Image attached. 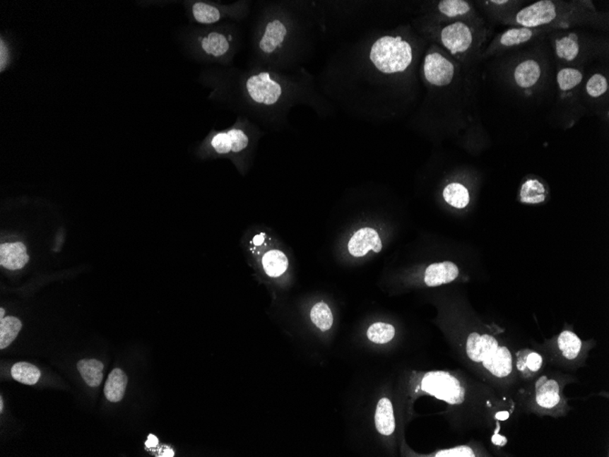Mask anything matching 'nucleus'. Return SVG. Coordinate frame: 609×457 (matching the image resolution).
Here are the masks:
<instances>
[{
    "instance_id": "obj_1",
    "label": "nucleus",
    "mask_w": 609,
    "mask_h": 457,
    "mask_svg": "<svg viewBox=\"0 0 609 457\" xmlns=\"http://www.w3.org/2000/svg\"><path fill=\"white\" fill-rule=\"evenodd\" d=\"M501 24L510 27L548 28L554 30L589 27L608 30V13L599 11L589 0H540L505 18Z\"/></svg>"
},
{
    "instance_id": "obj_2",
    "label": "nucleus",
    "mask_w": 609,
    "mask_h": 457,
    "mask_svg": "<svg viewBox=\"0 0 609 457\" xmlns=\"http://www.w3.org/2000/svg\"><path fill=\"white\" fill-rule=\"evenodd\" d=\"M488 32L485 23L454 21L439 28L437 35L439 42L451 56L466 61L480 54Z\"/></svg>"
},
{
    "instance_id": "obj_3",
    "label": "nucleus",
    "mask_w": 609,
    "mask_h": 457,
    "mask_svg": "<svg viewBox=\"0 0 609 457\" xmlns=\"http://www.w3.org/2000/svg\"><path fill=\"white\" fill-rule=\"evenodd\" d=\"M369 59L382 73H403L413 64V47L401 37H382L373 43Z\"/></svg>"
},
{
    "instance_id": "obj_4",
    "label": "nucleus",
    "mask_w": 609,
    "mask_h": 457,
    "mask_svg": "<svg viewBox=\"0 0 609 457\" xmlns=\"http://www.w3.org/2000/svg\"><path fill=\"white\" fill-rule=\"evenodd\" d=\"M548 36L550 37L555 61L560 68L581 67L589 55L594 53L590 47L589 37L579 31L557 30Z\"/></svg>"
},
{
    "instance_id": "obj_5",
    "label": "nucleus",
    "mask_w": 609,
    "mask_h": 457,
    "mask_svg": "<svg viewBox=\"0 0 609 457\" xmlns=\"http://www.w3.org/2000/svg\"><path fill=\"white\" fill-rule=\"evenodd\" d=\"M564 384L560 378L544 375L536 379L531 387V412L545 415H561L567 412V402L563 396Z\"/></svg>"
},
{
    "instance_id": "obj_6",
    "label": "nucleus",
    "mask_w": 609,
    "mask_h": 457,
    "mask_svg": "<svg viewBox=\"0 0 609 457\" xmlns=\"http://www.w3.org/2000/svg\"><path fill=\"white\" fill-rule=\"evenodd\" d=\"M420 388L422 393L444 400L451 405H461L466 400V389L450 372H427L420 381Z\"/></svg>"
},
{
    "instance_id": "obj_7",
    "label": "nucleus",
    "mask_w": 609,
    "mask_h": 457,
    "mask_svg": "<svg viewBox=\"0 0 609 457\" xmlns=\"http://www.w3.org/2000/svg\"><path fill=\"white\" fill-rule=\"evenodd\" d=\"M554 30L548 28L510 27L498 34L482 53L483 58L500 54L516 47L526 45L538 37L548 35Z\"/></svg>"
},
{
    "instance_id": "obj_8",
    "label": "nucleus",
    "mask_w": 609,
    "mask_h": 457,
    "mask_svg": "<svg viewBox=\"0 0 609 457\" xmlns=\"http://www.w3.org/2000/svg\"><path fill=\"white\" fill-rule=\"evenodd\" d=\"M250 101L260 105H274L281 98L283 88L266 71L250 75L244 83Z\"/></svg>"
},
{
    "instance_id": "obj_9",
    "label": "nucleus",
    "mask_w": 609,
    "mask_h": 457,
    "mask_svg": "<svg viewBox=\"0 0 609 457\" xmlns=\"http://www.w3.org/2000/svg\"><path fill=\"white\" fill-rule=\"evenodd\" d=\"M456 66L448 56L439 52L427 53L423 62V75L432 86L444 87L454 81Z\"/></svg>"
},
{
    "instance_id": "obj_10",
    "label": "nucleus",
    "mask_w": 609,
    "mask_h": 457,
    "mask_svg": "<svg viewBox=\"0 0 609 457\" xmlns=\"http://www.w3.org/2000/svg\"><path fill=\"white\" fill-rule=\"evenodd\" d=\"M543 79V67L536 59L526 58L518 62L512 71L514 86L526 95H532Z\"/></svg>"
},
{
    "instance_id": "obj_11",
    "label": "nucleus",
    "mask_w": 609,
    "mask_h": 457,
    "mask_svg": "<svg viewBox=\"0 0 609 457\" xmlns=\"http://www.w3.org/2000/svg\"><path fill=\"white\" fill-rule=\"evenodd\" d=\"M436 11L441 22L469 21L475 23H485L480 17L473 5L464 0H444L438 2Z\"/></svg>"
},
{
    "instance_id": "obj_12",
    "label": "nucleus",
    "mask_w": 609,
    "mask_h": 457,
    "mask_svg": "<svg viewBox=\"0 0 609 457\" xmlns=\"http://www.w3.org/2000/svg\"><path fill=\"white\" fill-rule=\"evenodd\" d=\"M248 143L249 139L246 131L240 128L220 131L215 134L211 140L213 149L219 155L242 152L247 148Z\"/></svg>"
},
{
    "instance_id": "obj_13",
    "label": "nucleus",
    "mask_w": 609,
    "mask_h": 457,
    "mask_svg": "<svg viewBox=\"0 0 609 457\" xmlns=\"http://www.w3.org/2000/svg\"><path fill=\"white\" fill-rule=\"evenodd\" d=\"M585 73L582 67L560 68L557 74V83L560 101L573 99L582 90Z\"/></svg>"
},
{
    "instance_id": "obj_14",
    "label": "nucleus",
    "mask_w": 609,
    "mask_h": 457,
    "mask_svg": "<svg viewBox=\"0 0 609 457\" xmlns=\"http://www.w3.org/2000/svg\"><path fill=\"white\" fill-rule=\"evenodd\" d=\"M348 252L355 258H362L370 250L376 253L382 251V242L378 232L372 228H362L351 237L348 245Z\"/></svg>"
},
{
    "instance_id": "obj_15",
    "label": "nucleus",
    "mask_w": 609,
    "mask_h": 457,
    "mask_svg": "<svg viewBox=\"0 0 609 457\" xmlns=\"http://www.w3.org/2000/svg\"><path fill=\"white\" fill-rule=\"evenodd\" d=\"M288 28L280 20H272L266 23L259 42V51L271 55L282 48L288 35Z\"/></svg>"
},
{
    "instance_id": "obj_16",
    "label": "nucleus",
    "mask_w": 609,
    "mask_h": 457,
    "mask_svg": "<svg viewBox=\"0 0 609 457\" xmlns=\"http://www.w3.org/2000/svg\"><path fill=\"white\" fill-rule=\"evenodd\" d=\"M199 42L203 52L215 59L227 57L233 49V37L221 31H211L201 37Z\"/></svg>"
},
{
    "instance_id": "obj_17",
    "label": "nucleus",
    "mask_w": 609,
    "mask_h": 457,
    "mask_svg": "<svg viewBox=\"0 0 609 457\" xmlns=\"http://www.w3.org/2000/svg\"><path fill=\"white\" fill-rule=\"evenodd\" d=\"M459 276V268L454 263L444 261L433 263L426 268L425 283L428 287H439L453 283Z\"/></svg>"
},
{
    "instance_id": "obj_18",
    "label": "nucleus",
    "mask_w": 609,
    "mask_h": 457,
    "mask_svg": "<svg viewBox=\"0 0 609 457\" xmlns=\"http://www.w3.org/2000/svg\"><path fill=\"white\" fill-rule=\"evenodd\" d=\"M544 363V357L540 353L533 350H524L516 353L514 367L517 375H520L526 380H531L542 370Z\"/></svg>"
},
{
    "instance_id": "obj_19",
    "label": "nucleus",
    "mask_w": 609,
    "mask_h": 457,
    "mask_svg": "<svg viewBox=\"0 0 609 457\" xmlns=\"http://www.w3.org/2000/svg\"><path fill=\"white\" fill-rule=\"evenodd\" d=\"M29 261L24 244L6 243L0 247V264L6 268L17 271L23 268Z\"/></svg>"
},
{
    "instance_id": "obj_20",
    "label": "nucleus",
    "mask_w": 609,
    "mask_h": 457,
    "mask_svg": "<svg viewBox=\"0 0 609 457\" xmlns=\"http://www.w3.org/2000/svg\"><path fill=\"white\" fill-rule=\"evenodd\" d=\"M583 343L573 331H562L557 339L558 355L564 362H574L582 356Z\"/></svg>"
},
{
    "instance_id": "obj_21",
    "label": "nucleus",
    "mask_w": 609,
    "mask_h": 457,
    "mask_svg": "<svg viewBox=\"0 0 609 457\" xmlns=\"http://www.w3.org/2000/svg\"><path fill=\"white\" fill-rule=\"evenodd\" d=\"M375 425L377 431L383 436H391L394 433L396 422L390 399L382 398L379 400L375 413Z\"/></svg>"
},
{
    "instance_id": "obj_22",
    "label": "nucleus",
    "mask_w": 609,
    "mask_h": 457,
    "mask_svg": "<svg viewBox=\"0 0 609 457\" xmlns=\"http://www.w3.org/2000/svg\"><path fill=\"white\" fill-rule=\"evenodd\" d=\"M128 384L127 375L121 369H114L109 374L105 387V394L107 400L112 403H118L124 398Z\"/></svg>"
},
{
    "instance_id": "obj_23",
    "label": "nucleus",
    "mask_w": 609,
    "mask_h": 457,
    "mask_svg": "<svg viewBox=\"0 0 609 457\" xmlns=\"http://www.w3.org/2000/svg\"><path fill=\"white\" fill-rule=\"evenodd\" d=\"M263 268L266 273L271 278L280 277L288 268V259L283 252L279 250H270L262 259Z\"/></svg>"
},
{
    "instance_id": "obj_24",
    "label": "nucleus",
    "mask_w": 609,
    "mask_h": 457,
    "mask_svg": "<svg viewBox=\"0 0 609 457\" xmlns=\"http://www.w3.org/2000/svg\"><path fill=\"white\" fill-rule=\"evenodd\" d=\"M481 3L485 6L486 12L500 22L516 13L521 9L520 7L522 5V2L508 1V0H501V1H498V0H490V1H483Z\"/></svg>"
},
{
    "instance_id": "obj_25",
    "label": "nucleus",
    "mask_w": 609,
    "mask_h": 457,
    "mask_svg": "<svg viewBox=\"0 0 609 457\" xmlns=\"http://www.w3.org/2000/svg\"><path fill=\"white\" fill-rule=\"evenodd\" d=\"M102 363L97 360H81L78 363V370L84 381L90 387H98L103 378Z\"/></svg>"
},
{
    "instance_id": "obj_26",
    "label": "nucleus",
    "mask_w": 609,
    "mask_h": 457,
    "mask_svg": "<svg viewBox=\"0 0 609 457\" xmlns=\"http://www.w3.org/2000/svg\"><path fill=\"white\" fill-rule=\"evenodd\" d=\"M545 197V186L535 178L527 179L521 187L520 199L522 203L536 205L544 202Z\"/></svg>"
},
{
    "instance_id": "obj_27",
    "label": "nucleus",
    "mask_w": 609,
    "mask_h": 457,
    "mask_svg": "<svg viewBox=\"0 0 609 457\" xmlns=\"http://www.w3.org/2000/svg\"><path fill=\"white\" fill-rule=\"evenodd\" d=\"M583 84L584 92L590 99L599 100L608 96L609 84L605 74L593 73Z\"/></svg>"
},
{
    "instance_id": "obj_28",
    "label": "nucleus",
    "mask_w": 609,
    "mask_h": 457,
    "mask_svg": "<svg viewBox=\"0 0 609 457\" xmlns=\"http://www.w3.org/2000/svg\"><path fill=\"white\" fill-rule=\"evenodd\" d=\"M444 198L449 205L455 208H466L470 203L469 191L459 183L449 184L444 190Z\"/></svg>"
},
{
    "instance_id": "obj_29",
    "label": "nucleus",
    "mask_w": 609,
    "mask_h": 457,
    "mask_svg": "<svg viewBox=\"0 0 609 457\" xmlns=\"http://www.w3.org/2000/svg\"><path fill=\"white\" fill-rule=\"evenodd\" d=\"M191 13L196 21L205 25L215 24L223 18L221 11L216 6L205 2L194 4Z\"/></svg>"
},
{
    "instance_id": "obj_30",
    "label": "nucleus",
    "mask_w": 609,
    "mask_h": 457,
    "mask_svg": "<svg viewBox=\"0 0 609 457\" xmlns=\"http://www.w3.org/2000/svg\"><path fill=\"white\" fill-rule=\"evenodd\" d=\"M22 328L20 319L6 317L0 319V349L7 348L17 338Z\"/></svg>"
},
{
    "instance_id": "obj_31",
    "label": "nucleus",
    "mask_w": 609,
    "mask_h": 457,
    "mask_svg": "<svg viewBox=\"0 0 609 457\" xmlns=\"http://www.w3.org/2000/svg\"><path fill=\"white\" fill-rule=\"evenodd\" d=\"M11 375L18 383L33 385L40 380V372L30 363L18 362L11 368Z\"/></svg>"
},
{
    "instance_id": "obj_32",
    "label": "nucleus",
    "mask_w": 609,
    "mask_h": 457,
    "mask_svg": "<svg viewBox=\"0 0 609 457\" xmlns=\"http://www.w3.org/2000/svg\"><path fill=\"white\" fill-rule=\"evenodd\" d=\"M312 321L320 331H326L333 325V314L325 302L317 303L310 312Z\"/></svg>"
},
{
    "instance_id": "obj_33",
    "label": "nucleus",
    "mask_w": 609,
    "mask_h": 457,
    "mask_svg": "<svg viewBox=\"0 0 609 457\" xmlns=\"http://www.w3.org/2000/svg\"><path fill=\"white\" fill-rule=\"evenodd\" d=\"M367 336L372 343L377 344L388 343L395 336V328L391 324L377 322L369 328Z\"/></svg>"
},
{
    "instance_id": "obj_34",
    "label": "nucleus",
    "mask_w": 609,
    "mask_h": 457,
    "mask_svg": "<svg viewBox=\"0 0 609 457\" xmlns=\"http://www.w3.org/2000/svg\"><path fill=\"white\" fill-rule=\"evenodd\" d=\"M435 457H475L478 456L472 447L460 446L454 449H444L433 453Z\"/></svg>"
},
{
    "instance_id": "obj_35",
    "label": "nucleus",
    "mask_w": 609,
    "mask_h": 457,
    "mask_svg": "<svg viewBox=\"0 0 609 457\" xmlns=\"http://www.w3.org/2000/svg\"><path fill=\"white\" fill-rule=\"evenodd\" d=\"M492 443L497 446H504L507 443V439L504 436H501L498 433H495L494 436L492 437Z\"/></svg>"
},
{
    "instance_id": "obj_36",
    "label": "nucleus",
    "mask_w": 609,
    "mask_h": 457,
    "mask_svg": "<svg viewBox=\"0 0 609 457\" xmlns=\"http://www.w3.org/2000/svg\"><path fill=\"white\" fill-rule=\"evenodd\" d=\"M510 418V413L507 410H499L495 414V419L497 421H507Z\"/></svg>"
},
{
    "instance_id": "obj_37",
    "label": "nucleus",
    "mask_w": 609,
    "mask_h": 457,
    "mask_svg": "<svg viewBox=\"0 0 609 457\" xmlns=\"http://www.w3.org/2000/svg\"><path fill=\"white\" fill-rule=\"evenodd\" d=\"M158 438H157L155 436H153V434H150V436L148 437V439H147L146 442V447H148V449H153V447L157 446V444H158Z\"/></svg>"
},
{
    "instance_id": "obj_38",
    "label": "nucleus",
    "mask_w": 609,
    "mask_h": 457,
    "mask_svg": "<svg viewBox=\"0 0 609 457\" xmlns=\"http://www.w3.org/2000/svg\"><path fill=\"white\" fill-rule=\"evenodd\" d=\"M264 240H265V237H264L263 234L256 235L255 237H254L253 243L254 245L260 246L264 243Z\"/></svg>"
},
{
    "instance_id": "obj_39",
    "label": "nucleus",
    "mask_w": 609,
    "mask_h": 457,
    "mask_svg": "<svg viewBox=\"0 0 609 457\" xmlns=\"http://www.w3.org/2000/svg\"><path fill=\"white\" fill-rule=\"evenodd\" d=\"M161 456L172 457L175 456V452L171 449H169V447H167V449L165 450V452L162 453Z\"/></svg>"
},
{
    "instance_id": "obj_40",
    "label": "nucleus",
    "mask_w": 609,
    "mask_h": 457,
    "mask_svg": "<svg viewBox=\"0 0 609 457\" xmlns=\"http://www.w3.org/2000/svg\"><path fill=\"white\" fill-rule=\"evenodd\" d=\"M4 315H5V309H2V308L0 309V319H4L5 318Z\"/></svg>"
},
{
    "instance_id": "obj_41",
    "label": "nucleus",
    "mask_w": 609,
    "mask_h": 457,
    "mask_svg": "<svg viewBox=\"0 0 609 457\" xmlns=\"http://www.w3.org/2000/svg\"><path fill=\"white\" fill-rule=\"evenodd\" d=\"M3 411V400L2 398H0V412Z\"/></svg>"
}]
</instances>
